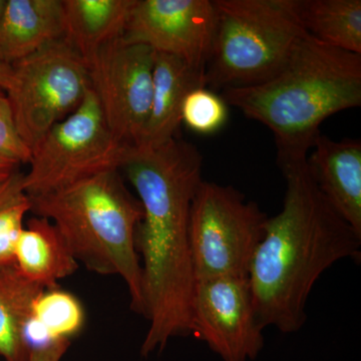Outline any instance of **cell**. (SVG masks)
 Returning <instances> with one entry per match:
<instances>
[{"label": "cell", "mask_w": 361, "mask_h": 361, "mask_svg": "<svg viewBox=\"0 0 361 361\" xmlns=\"http://www.w3.org/2000/svg\"><path fill=\"white\" fill-rule=\"evenodd\" d=\"M120 171H104L56 191L30 197L32 212L56 226L78 262L97 274L122 278L130 307L144 316L141 260L135 243L144 212Z\"/></svg>", "instance_id": "cell-4"}, {"label": "cell", "mask_w": 361, "mask_h": 361, "mask_svg": "<svg viewBox=\"0 0 361 361\" xmlns=\"http://www.w3.org/2000/svg\"><path fill=\"white\" fill-rule=\"evenodd\" d=\"M6 0H0V18H1L2 13H4V7H6Z\"/></svg>", "instance_id": "cell-27"}, {"label": "cell", "mask_w": 361, "mask_h": 361, "mask_svg": "<svg viewBox=\"0 0 361 361\" xmlns=\"http://www.w3.org/2000/svg\"><path fill=\"white\" fill-rule=\"evenodd\" d=\"M23 174L16 173L13 177L0 182V206L6 200H8L13 195L23 190Z\"/></svg>", "instance_id": "cell-24"}, {"label": "cell", "mask_w": 361, "mask_h": 361, "mask_svg": "<svg viewBox=\"0 0 361 361\" xmlns=\"http://www.w3.org/2000/svg\"><path fill=\"white\" fill-rule=\"evenodd\" d=\"M0 158L20 164L30 163L32 152L23 142L6 90L0 87Z\"/></svg>", "instance_id": "cell-22"}, {"label": "cell", "mask_w": 361, "mask_h": 361, "mask_svg": "<svg viewBox=\"0 0 361 361\" xmlns=\"http://www.w3.org/2000/svg\"><path fill=\"white\" fill-rule=\"evenodd\" d=\"M135 0H63L65 39L85 63L104 45L121 39Z\"/></svg>", "instance_id": "cell-16"}, {"label": "cell", "mask_w": 361, "mask_h": 361, "mask_svg": "<svg viewBox=\"0 0 361 361\" xmlns=\"http://www.w3.org/2000/svg\"><path fill=\"white\" fill-rule=\"evenodd\" d=\"M11 68L13 82L6 94L18 134L32 152L54 126L84 101L90 89L89 68L65 37Z\"/></svg>", "instance_id": "cell-8"}, {"label": "cell", "mask_w": 361, "mask_h": 361, "mask_svg": "<svg viewBox=\"0 0 361 361\" xmlns=\"http://www.w3.org/2000/svg\"><path fill=\"white\" fill-rule=\"evenodd\" d=\"M155 51L121 37L87 63L90 87L114 135L129 147L141 141L151 111Z\"/></svg>", "instance_id": "cell-9"}, {"label": "cell", "mask_w": 361, "mask_h": 361, "mask_svg": "<svg viewBox=\"0 0 361 361\" xmlns=\"http://www.w3.org/2000/svg\"><path fill=\"white\" fill-rule=\"evenodd\" d=\"M306 164L325 200L361 236L360 140L320 134Z\"/></svg>", "instance_id": "cell-12"}, {"label": "cell", "mask_w": 361, "mask_h": 361, "mask_svg": "<svg viewBox=\"0 0 361 361\" xmlns=\"http://www.w3.org/2000/svg\"><path fill=\"white\" fill-rule=\"evenodd\" d=\"M286 189L281 211L268 217L248 272L263 329L295 334L320 276L343 259L360 261L361 236L325 200L307 164L281 169Z\"/></svg>", "instance_id": "cell-2"}, {"label": "cell", "mask_w": 361, "mask_h": 361, "mask_svg": "<svg viewBox=\"0 0 361 361\" xmlns=\"http://www.w3.org/2000/svg\"><path fill=\"white\" fill-rule=\"evenodd\" d=\"M215 25L210 0H135L122 39L177 56L206 73Z\"/></svg>", "instance_id": "cell-11"}, {"label": "cell", "mask_w": 361, "mask_h": 361, "mask_svg": "<svg viewBox=\"0 0 361 361\" xmlns=\"http://www.w3.org/2000/svg\"><path fill=\"white\" fill-rule=\"evenodd\" d=\"M214 4L207 89L248 87L269 80L306 33L299 0H214Z\"/></svg>", "instance_id": "cell-5"}, {"label": "cell", "mask_w": 361, "mask_h": 361, "mask_svg": "<svg viewBox=\"0 0 361 361\" xmlns=\"http://www.w3.org/2000/svg\"><path fill=\"white\" fill-rule=\"evenodd\" d=\"M205 73L177 56L155 51L151 111L135 148H157L177 137L185 99L192 90L207 87Z\"/></svg>", "instance_id": "cell-13"}, {"label": "cell", "mask_w": 361, "mask_h": 361, "mask_svg": "<svg viewBox=\"0 0 361 361\" xmlns=\"http://www.w3.org/2000/svg\"><path fill=\"white\" fill-rule=\"evenodd\" d=\"M63 37V0H6L0 18V63L11 66Z\"/></svg>", "instance_id": "cell-14"}, {"label": "cell", "mask_w": 361, "mask_h": 361, "mask_svg": "<svg viewBox=\"0 0 361 361\" xmlns=\"http://www.w3.org/2000/svg\"><path fill=\"white\" fill-rule=\"evenodd\" d=\"M221 97L272 132L280 169L305 163L322 123L360 106L361 54L306 32L276 75L260 84L228 87Z\"/></svg>", "instance_id": "cell-3"}, {"label": "cell", "mask_w": 361, "mask_h": 361, "mask_svg": "<svg viewBox=\"0 0 361 361\" xmlns=\"http://www.w3.org/2000/svg\"><path fill=\"white\" fill-rule=\"evenodd\" d=\"M45 289L33 283L16 265L0 269V356L6 361H28L35 301Z\"/></svg>", "instance_id": "cell-17"}, {"label": "cell", "mask_w": 361, "mask_h": 361, "mask_svg": "<svg viewBox=\"0 0 361 361\" xmlns=\"http://www.w3.org/2000/svg\"><path fill=\"white\" fill-rule=\"evenodd\" d=\"M18 164L16 161L0 158V182L9 179L18 173Z\"/></svg>", "instance_id": "cell-25"}, {"label": "cell", "mask_w": 361, "mask_h": 361, "mask_svg": "<svg viewBox=\"0 0 361 361\" xmlns=\"http://www.w3.org/2000/svg\"><path fill=\"white\" fill-rule=\"evenodd\" d=\"M85 311L77 297L61 289H47L33 307L32 325L44 331L47 341L70 339L84 326ZM32 327V326H30Z\"/></svg>", "instance_id": "cell-19"}, {"label": "cell", "mask_w": 361, "mask_h": 361, "mask_svg": "<svg viewBox=\"0 0 361 361\" xmlns=\"http://www.w3.org/2000/svg\"><path fill=\"white\" fill-rule=\"evenodd\" d=\"M130 148L111 133L90 87L77 110L54 126L32 149L23 192L37 196L104 171L121 170Z\"/></svg>", "instance_id": "cell-7"}, {"label": "cell", "mask_w": 361, "mask_h": 361, "mask_svg": "<svg viewBox=\"0 0 361 361\" xmlns=\"http://www.w3.org/2000/svg\"><path fill=\"white\" fill-rule=\"evenodd\" d=\"M304 30L323 44L361 54L360 0H299Z\"/></svg>", "instance_id": "cell-18"}, {"label": "cell", "mask_w": 361, "mask_h": 361, "mask_svg": "<svg viewBox=\"0 0 361 361\" xmlns=\"http://www.w3.org/2000/svg\"><path fill=\"white\" fill-rule=\"evenodd\" d=\"M16 266L28 280L45 289L58 288L59 280L78 268L56 226L47 218H32L18 240Z\"/></svg>", "instance_id": "cell-15"}, {"label": "cell", "mask_w": 361, "mask_h": 361, "mask_svg": "<svg viewBox=\"0 0 361 361\" xmlns=\"http://www.w3.org/2000/svg\"><path fill=\"white\" fill-rule=\"evenodd\" d=\"M227 118L228 104L207 87H198L190 92L183 104L182 123L198 134L218 132Z\"/></svg>", "instance_id": "cell-20"}, {"label": "cell", "mask_w": 361, "mask_h": 361, "mask_svg": "<svg viewBox=\"0 0 361 361\" xmlns=\"http://www.w3.org/2000/svg\"><path fill=\"white\" fill-rule=\"evenodd\" d=\"M268 216L232 186L203 180L190 213L189 238L197 281L248 278Z\"/></svg>", "instance_id": "cell-6"}, {"label": "cell", "mask_w": 361, "mask_h": 361, "mask_svg": "<svg viewBox=\"0 0 361 361\" xmlns=\"http://www.w3.org/2000/svg\"><path fill=\"white\" fill-rule=\"evenodd\" d=\"M32 211L30 197L18 192L0 206V269L16 265V247L25 214Z\"/></svg>", "instance_id": "cell-21"}, {"label": "cell", "mask_w": 361, "mask_h": 361, "mask_svg": "<svg viewBox=\"0 0 361 361\" xmlns=\"http://www.w3.org/2000/svg\"><path fill=\"white\" fill-rule=\"evenodd\" d=\"M70 339H52L35 346L28 361H61L70 348Z\"/></svg>", "instance_id": "cell-23"}, {"label": "cell", "mask_w": 361, "mask_h": 361, "mask_svg": "<svg viewBox=\"0 0 361 361\" xmlns=\"http://www.w3.org/2000/svg\"><path fill=\"white\" fill-rule=\"evenodd\" d=\"M247 277L201 280L195 285L191 334L223 361L255 360L264 348Z\"/></svg>", "instance_id": "cell-10"}, {"label": "cell", "mask_w": 361, "mask_h": 361, "mask_svg": "<svg viewBox=\"0 0 361 361\" xmlns=\"http://www.w3.org/2000/svg\"><path fill=\"white\" fill-rule=\"evenodd\" d=\"M13 82V70L11 66L0 63V87L8 90Z\"/></svg>", "instance_id": "cell-26"}, {"label": "cell", "mask_w": 361, "mask_h": 361, "mask_svg": "<svg viewBox=\"0 0 361 361\" xmlns=\"http://www.w3.org/2000/svg\"><path fill=\"white\" fill-rule=\"evenodd\" d=\"M203 156L175 137L157 148H130L125 171L142 207L135 230L142 266L144 317L149 325L141 355L163 351L191 334L196 278L190 248V213L202 180Z\"/></svg>", "instance_id": "cell-1"}]
</instances>
